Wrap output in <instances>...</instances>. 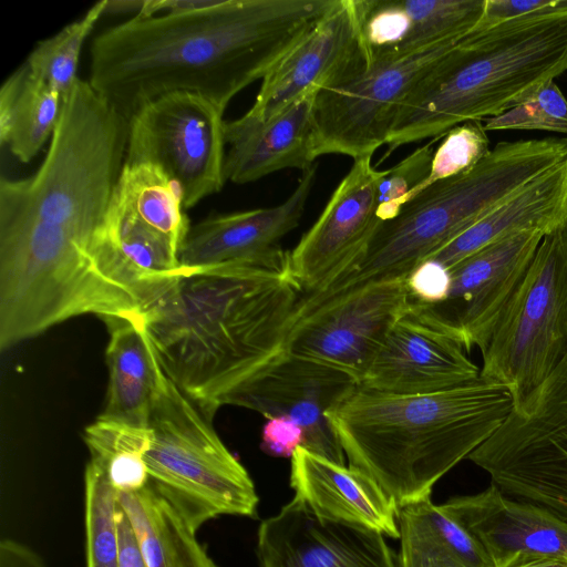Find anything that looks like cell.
Masks as SVG:
<instances>
[{
    "label": "cell",
    "mask_w": 567,
    "mask_h": 567,
    "mask_svg": "<svg viewBox=\"0 0 567 567\" xmlns=\"http://www.w3.org/2000/svg\"><path fill=\"white\" fill-rule=\"evenodd\" d=\"M338 0H217L208 8L140 17L91 47L89 83L127 118L173 92L221 111L269 71Z\"/></svg>",
    "instance_id": "obj_1"
},
{
    "label": "cell",
    "mask_w": 567,
    "mask_h": 567,
    "mask_svg": "<svg viewBox=\"0 0 567 567\" xmlns=\"http://www.w3.org/2000/svg\"><path fill=\"white\" fill-rule=\"evenodd\" d=\"M301 296L288 270L179 268L144 322L164 373L213 423L231 394L285 352Z\"/></svg>",
    "instance_id": "obj_2"
},
{
    "label": "cell",
    "mask_w": 567,
    "mask_h": 567,
    "mask_svg": "<svg viewBox=\"0 0 567 567\" xmlns=\"http://www.w3.org/2000/svg\"><path fill=\"white\" fill-rule=\"evenodd\" d=\"M128 118L79 79L38 171L0 179V256L102 257L99 234L125 163ZM122 278V277H121Z\"/></svg>",
    "instance_id": "obj_3"
},
{
    "label": "cell",
    "mask_w": 567,
    "mask_h": 567,
    "mask_svg": "<svg viewBox=\"0 0 567 567\" xmlns=\"http://www.w3.org/2000/svg\"><path fill=\"white\" fill-rule=\"evenodd\" d=\"M514 408L509 390L480 375L451 389L396 395L358 385L327 413L349 466L370 476L398 508L488 440Z\"/></svg>",
    "instance_id": "obj_4"
},
{
    "label": "cell",
    "mask_w": 567,
    "mask_h": 567,
    "mask_svg": "<svg viewBox=\"0 0 567 567\" xmlns=\"http://www.w3.org/2000/svg\"><path fill=\"white\" fill-rule=\"evenodd\" d=\"M565 71L567 0L474 29L406 96L380 163L402 145L436 140L465 122L501 115Z\"/></svg>",
    "instance_id": "obj_5"
},
{
    "label": "cell",
    "mask_w": 567,
    "mask_h": 567,
    "mask_svg": "<svg viewBox=\"0 0 567 567\" xmlns=\"http://www.w3.org/2000/svg\"><path fill=\"white\" fill-rule=\"evenodd\" d=\"M567 158V137L501 142L473 168L436 182L382 221L363 257L322 297L369 280L406 276L507 197Z\"/></svg>",
    "instance_id": "obj_6"
},
{
    "label": "cell",
    "mask_w": 567,
    "mask_h": 567,
    "mask_svg": "<svg viewBox=\"0 0 567 567\" xmlns=\"http://www.w3.org/2000/svg\"><path fill=\"white\" fill-rule=\"evenodd\" d=\"M148 429V484L194 532L223 515L257 517L259 499L249 473L164 372Z\"/></svg>",
    "instance_id": "obj_7"
},
{
    "label": "cell",
    "mask_w": 567,
    "mask_h": 567,
    "mask_svg": "<svg viewBox=\"0 0 567 567\" xmlns=\"http://www.w3.org/2000/svg\"><path fill=\"white\" fill-rule=\"evenodd\" d=\"M567 353V221L546 234L482 352L480 375L519 405Z\"/></svg>",
    "instance_id": "obj_8"
},
{
    "label": "cell",
    "mask_w": 567,
    "mask_h": 567,
    "mask_svg": "<svg viewBox=\"0 0 567 567\" xmlns=\"http://www.w3.org/2000/svg\"><path fill=\"white\" fill-rule=\"evenodd\" d=\"M467 460L504 494L567 523V353Z\"/></svg>",
    "instance_id": "obj_9"
},
{
    "label": "cell",
    "mask_w": 567,
    "mask_h": 567,
    "mask_svg": "<svg viewBox=\"0 0 567 567\" xmlns=\"http://www.w3.org/2000/svg\"><path fill=\"white\" fill-rule=\"evenodd\" d=\"M405 278L373 279L322 297L302 295L285 351L360 384L389 331L410 309Z\"/></svg>",
    "instance_id": "obj_10"
},
{
    "label": "cell",
    "mask_w": 567,
    "mask_h": 567,
    "mask_svg": "<svg viewBox=\"0 0 567 567\" xmlns=\"http://www.w3.org/2000/svg\"><path fill=\"white\" fill-rule=\"evenodd\" d=\"M223 114L190 92L154 99L128 118L125 163L158 167L178 188L184 208H192L226 183Z\"/></svg>",
    "instance_id": "obj_11"
},
{
    "label": "cell",
    "mask_w": 567,
    "mask_h": 567,
    "mask_svg": "<svg viewBox=\"0 0 567 567\" xmlns=\"http://www.w3.org/2000/svg\"><path fill=\"white\" fill-rule=\"evenodd\" d=\"M456 42L377 58L342 82L320 90L313 109L316 157H372L386 143L412 89Z\"/></svg>",
    "instance_id": "obj_12"
},
{
    "label": "cell",
    "mask_w": 567,
    "mask_h": 567,
    "mask_svg": "<svg viewBox=\"0 0 567 567\" xmlns=\"http://www.w3.org/2000/svg\"><path fill=\"white\" fill-rule=\"evenodd\" d=\"M542 231H522L496 240L451 268L447 299L436 305L410 301L409 312L460 342L483 352L494 328L520 286Z\"/></svg>",
    "instance_id": "obj_13"
},
{
    "label": "cell",
    "mask_w": 567,
    "mask_h": 567,
    "mask_svg": "<svg viewBox=\"0 0 567 567\" xmlns=\"http://www.w3.org/2000/svg\"><path fill=\"white\" fill-rule=\"evenodd\" d=\"M383 171L355 159L319 218L288 251V271L302 295L319 292L352 270L379 225L377 185Z\"/></svg>",
    "instance_id": "obj_14"
},
{
    "label": "cell",
    "mask_w": 567,
    "mask_h": 567,
    "mask_svg": "<svg viewBox=\"0 0 567 567\" xmlns=\"http://www.w3.org/2000/svg\"><path fill=\"white\" fill-rule=\"evenodd\" d=\"M358 385L339 370L285 351L231 394L226 405L246 408L266 419L287 416L303 430L305 449L344 464V452L327 413Z\"/></svg>",
    "instance_id": "obj_15"
},
{
    "label": "cell",
    "mask_w": 567,
    "mask_h": 567,
    "mask_svg": "<svg viewBox=\"0 0 567 567\" xmlns=\"http://www.w3.org/2000/svg\"><path fill=\"white\" fill-rule=\"evenodd\" d=\"M364 65L359 0H338L262 79L248 113L269 118L306 92L340 83Z\"/></svg>",
    "instance_id": "obj_16"
},
{
    "label": "cell",
    "mask_w": 567,
    "mask_h": 567,
    "mask_svg": "<svg viewBox=\"0 0 567 567\" xmlns=\"http://www.w3.org/2000/svg\"><path fill=\"white\" fill-rule=\"evenodd\" d=\"M316 175L317 165L303 171L296 189L280 205L210 215L190 226L179 252V268L249 264L288 270V251L280 241L299 225Z\"/></svg>",
    "instance_id": "obj_17"
},
{
    "label": "cell",
    "mask_w": 567,
    "mask_h": 567,
    "mask_svg": "<svg viewBox=\"0 0 567 567\" xmlns=\"http://www.w3.org/2000/svg\"><path fill=\"white\" fill-rule=\"evenodd\" d=\"M260 567H399L385 536L317 517L295 497L261 522Z\"/></svg>",
    "instance_id": "obj_18"
},
{
    "label": "cell",
    "mask_w": 567,
    "mask_h": 567,
    "mask_svg": "<svg viewBox=\"0 0 567 567\" xmlns=\"http://www.w3.org/2000/svg\"><path fill=\"white\" fill-rule=\"evenodd\" d=\"M480 372L460 342L408 311L389 331L359 385L419 395L472 382Z\"/></svg>",
    "instance_id": "obj_19"
},
{
    "label": "cell",
    "mask_w": 567,
    "mask_h": 567,
    "mask_svg": "<svg viewBox=\"0 0 567 567\" xmlns=\"http://www.w3.org/2000/svg\"><path fill=\"white\" fill-rule=\"evenodd\" d=\"M441 507L483 547L495 567L518 554L567 557V523L544 507L513 498L491 484Z\"/></svg>",
    "instance_id": "obj_20"
},
{
    "label": "cell",
    "mask_w": 567,
    "mask_h": 567,
    "mask_svg": "<svg viewBox=\"0 0 567 567\" xmlns=\"http://www.w3.org/2000/svg\"><path fill=\"white\" fill-rule=\"evenodd\" d=\"M318 90L299 96L285 110L261 120L250 113L225 121V179L245 184L285 168L313 166L315 101Z\"/></svg>",
    "instance_id": "obj_21"
},
{
    "label": "cell",
    "mask_w": 567,
    "mask_h": 567,
    "mask_svg": "<svg viewBox=\"0 0 567 567\" xmlns=\"http://www.w3.org/2000/svg\"><path fill=\"white\" fill-rule=\"evenodd\" d=\"M485 0H359L365 64L456 42L473 31Z\"/></svg>",
    "instance_id": "obj_22"
},
{
    "label": "cell",
    "mask_w": 567,
    "mask_h": 567,
    "mask_svg": "<svg viewBox=\"0 0 567 567\" xmlns=\"http://www.w3.org/2000/svg\"><path fill=\"white\" fill-rule=\"evenodd\" d=\"M295 498L317 517L399 538L398 506L367 474L299 447L291 456Z\"/></svg>",
    "instance_id": "obj_23"
},
{
    "label": "cell",
    "mask_w": 567,
    "mask_h": 567,
    "mask_svg": "<svg viewBox=\"0 0 567 567\" xmlns=\"http://www.w3.org/2000/svg\"><path fill=\"white\" fill-rule=\"evenodd\" d=\"M566 221L567 158L527 183L427 259L451 269L506 236L522 231L546 235Z\"/></svg>",
    "instance_id": "obj_24"
},
{
    "label": "cell",
    "mask_w": 567,
    "mask_h": 567,
    "mask_svg": "<svg viewBox=\"0 0 567 567\" xmlns=\"http://www.w3.org/2000/svg\"><path fill=\"white\" fill-rule=\"evenodd\" d=\"M109 383L102 413L105 420L148 427L153 400L163 369L144 320L107 318Z\"/></svg>",
    "instance_id": "obj_25"
},
{
    "label": "cell",
    "mask_w": 567,
    "mask_h": 567,
    "mask_svg": "<svg viewBox=\"0 0 567 567\" xmlns=\"http://www.w3.org/2000/svg\"><path fill=\"white\" fill-rule=\"evenodd\" d=\"M399 567H495L474 537L431 497L398 508Z\"/></svg>",
    "instance_id": "obj_26"
},
{
    "label": "cell",
    "mask_w": 567,
    "mask_h": 567,
    "mask_svg": "<svg viewBox=\"0 0 567 567\" xmlns=\"http://www.w3.org/2000/svg\"><path fill=\"white\" fill-rule=\"evenodd\" d=\"M134 529L146 567H219L175 508L150 484L117 492Z\"/></svg>",
    "instance_id": "obj_27"
},
{
    "label": "cell",
    "mask_w": 567,
    "mask_h": 567,
    "mask_svg": "<svg viewBox=\"0 0 567 567\" xmlns=\"http://www.w3.org/2000/svg\"><path fill=\"white\" fill-rule=\"evenodd\" d=\"M61 109V95L23 63L0 89L1 145L29 163L51 140Z\"/></svg>",
    "instance_id": "obj_28"
},
{
    "label": "cell",
    "mask_w": 567,
    "mask_h": 567,
    "mask_svg": "<svg viewBox=\"0 0 567 567\" xmlns=\"http://www.w3.org/2000/svg\"><path fill=\"white\" fill-rule=\"evenodd\" d=\"M83 440L90 453L87 463L99 468L116 492H138L148 484V427L97 417L84 429Z\"/></svg>",
    "instance_id": "obj_29"
},
{
    "label": "cell",
    "mask_w": 567,
    "mask_h": 567,
    "mask_svg": "<svg viewBox=\"0 0 567 567\" xmlns=\"http://www.w3.org/2000/svg\"><path fill=\"white\" fill-rule=\"evenodd\" d=\"M106 2L107 0L96 2L82 18L38 42L24 62L30 71L56 91L62 100L79 80L76 71L82 47L95 23L105 13Z\"/></svg>",
    "instance_id": "obj_30"
},
{
    "label": "cell",
    "mask_w": 567,
    "mask_h": 567,
    "mask_svg": "<svg viewBox=\"0 0 567 567\" xmlns=\"http://www.w3.org/2000/svg\"><path fill=\"white\" fill-rule=\"evenodd\" d=\"M116 506V489L99 468L87 463L84 472L86 567H120Z\"/></svg>",
    "instance_id": "obj_31"
},
{
    "label": "cell",
    "mask_w": 567,
    "mask_h": 567,
    "mask_svg": "<svg viewBox=\"0 0 567 567\" xmlns=\"http://www.w3.org/2000/svg\"><path fill=\"white\" fill-rule=\"evenodd\" d=\"M443 137L440 146L434 151L427 178L411 194L408 200L436 182L470 171L491 151L489 138L481 121L460 124L451 128Z\"/></svg>",
    "instance_id": "obj_32"
},
{
    "label": "cell",
    "mask_w": 567,
    "mask_h": 567,
    "mask_svg": "<svg viewBox=\"0 0 567 567\" xmlns=\"http://www.w3.org/2000/svg\"><path fill=\"white\" fill-rule=\"evenodd\" d=\"M484 128L486 132L540 130L567 134V99L555 81H550L515 107L486 118Z\"/></svg>",
    "instance_id": "obj_33"
},
{
    "label": "cell",
    "mask_w": 567,
    "mask_h": 567,
    "mask_svg": "<svg viewBox=\"0 0 567 567\" xmlns=\"http://www.w3.org/2000/svg\"><path fill=\"white\" fill-rule=\"evenodd\" d=\"M433 142L416 148L383 174L377 185V217L393 219L411 194L427 178L433 158Z\"/></svg>",
    "instance_id": "obj_34"
},
{
    "label": "cell",
    "mask_w": 567,
    "mask_h": 567,
    "mask_svg": "<svg viewBox=\"0 0 567 567\" xmlns=\"http://www.w3.org/2000/svg\"><path fill=\"white\" fill-rule=\"evenodd\" d=\"M405 284L411 301L436 305L447 299L452 275L440 261L426 259L406 275Z\"/></svg>",
    "instance_id": "obj_35"
},
{
    "label": "cell",
    "mask_w": 567,
    "mask_h": 567,
    "mask_svg": "<svg viewBox=\"0 0 567 567\" xmlns=\"http://www.w3.org/2000/svg\"><path fill=\"white\" fill-rule=\"evenodd\" d=\"M303 444L305 432L298 423L284 415L267 417L260 443V449L266 454L291 458Z\"/></svg>",
    "instance_id": "obj_36"
},
{
    "label": "cell",
    "mask_w": 567,
    "mask_h": 567,
    "mask_svg": "<svg viewBox=\"0 0 567 567\" xmlns=\"http://www.w3.org/2000/svg\"><path fill=\"white\" fill-rule=\"evenodd\" d=\"M558 0H485L483 16L475 29L488 28L556 4Z\"/></svg>",
    "instance_id": "obj_37"
},
{
    "label": "cell",
    "mask_w": 567,
    "mask_h": 567,
    "mask_svg": "<svg viewBox=\"0 0 567 567\" xmlns=\"http://www.w3.org/2000/svg\"><path fill=\"white\" fill-rule=\"evenodd\" d=\"M116 522L120 547V567H146L130 519L117 501Z\"/></svg>",
    "instance_id": "obj_38"
},
{
    "label": "cell",
    "mask_w": 567,
    "mask_h": 567,
    "mask_svg": "<svg viewBox=\"0 0 567 567\" xmlns=\"http://www.w3.org/2000/svg\"><path fill=\"white\" fill-rule=\"evenodd\" d=\"M0 567H47L42 556L18 540L6 538L0 543Z\"/></svg>",
    "instance_id": "obj_39"
},
{
    "label": "cell",
    "mask_w": 567,
    "mask_h": 567,
    "mask_svg": "<svg viewBox=\"0 0 567 567\" xmlns=\"http://www.w3.org/2000/svg\"><path fill=\"white\" fill-rule=\"evenodd\" d=\"M501 567H567V557L535 554H518Z\"/></svg>",
    "instance_id": "obj_40"
},
{
    "label": "cell",
    "mask_w": 567,
    "mask_h": 567,
    "mask_svg": "<svg viewBox=\"0 0 567 567\" xmlns=\"http://www.w3.org/2000/svg\"><path fill=\"white\" fill-rule=\"evenodd\" d=\"M146 4V0H107L105 13H128L135 12L140 16Z\"/></svg>",
    "instance_id": "obj_41"
}]
</instances>
